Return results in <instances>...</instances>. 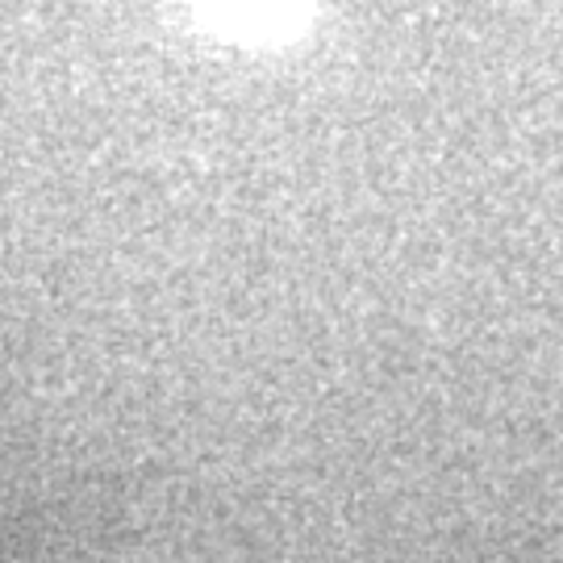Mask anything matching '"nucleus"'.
Returning a JSON list of instances; mask_svg holds the SVG:
<instances>
[{
    "mask_svg": "<svg viewBox=\"0 0 563 563\" xmlns=\"http://www.w3.org/2000/svg\"><path fill=\"white\" fill-rule=\"evenodd\" d=\"M222 4L239 9V13H246V18H260V13H272L280 0H222Z\"/></svg>",
    "mask_w": 563,
    "mask_h": 563,
    "instance_id": "nucleus-1",
    "label": "nucleus"
}]
</instances>
